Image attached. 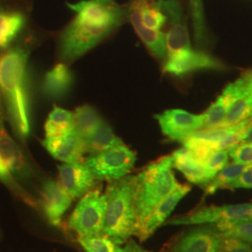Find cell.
<instances>
[{
	"instance_id": "6da1fadb",
	"label": "cell",
	"mask_w": 252,
	"mask_h": 252,
	"mask_svg": "<svg viewBox=\"0 0 252 252\" xmlns=\"http://www.w3.org/2000/svg\"><path fill=\"white\" fill-rule=\"evenodd\" d=\"M0 97L9 126L26 142L32 131V107L29 89L28 53L14 47L0 56Z\"/></svg>"
},
{
	"instance_id": "7a4b0ae2",
	"label": "cell",
	"mask_w": 252,
	"mask_h": 252,
	"mask_svg": "<svg viewBox=\"0 0 252 252\" xmlns=\"http://www.w3.org/2000/svg\"><path fill=\"white\" fill-rule=\"evenodd\" d=\"M172 167V155H167L150 163L136 175L134 233L136 237L142 231L155 207L180 187Z\"/></svg>"
},
{
	"instance_id": "3957f363",
	"label": "cell",
	"mask_w": 252,
	"mask_h": 252,
	"mask_svg": "<svg viewBox=\"0 0 252 252\" xmlns=\"http://www.w3.org/2000/svg\"><path fill=\"white\" fill-rule=\"evenodd\" d=\"M136 176L109 181L106 196L107 210L103 234L118 245L126 244L134 235Z\"/></svg>"
},
{
	"instance_id": "277c9868",
	"label": "cell",
	"mask_w": 252,
	"mask_h": 252,
	"mask_svg": "<svg viewBox=\"0 0 252 252\" xmlns=\"http://www.w3.org/2000/svg\"><path fill=\"white\" fill-rule=\"evenodd\" d=\"M67 7L76 13L75 19L85 27L112 33L121 26L125 11L115 0H81L67 3Z\"/></svg>"
},
{
	"instance_id": "5b68a950",
	"label": "cell",
	"mask_w": 252,
	"mask_h": 252,
	"mask_svg": "<svg viewBox=\"0 0 252 252\" xmlns=\"http://www.w3.org/2000/svg\"><path fill=\"white\" fill-rule=\"evenodd\" d=\"M107 196L100 189H91L75 207L68 224L79 236L103 234Z\"/></svg>"
},
{
	"instance_id": "8992f818",
	"label": "cell",
	"mask_w": 252,
	"mask_h": 252,
	"mask_svg": "<svg viewBox=\"0 0 252 252\" xmlns=\"http://www.w3.org/2000/svg\"><path fill=\"white\" fill-rule=\"evenodd\" d=\"M83 162L96 180L112 181L126 177L133 169L135 154L124 144L103 153L91 154Z\"/></svg>"
},
{
	"instance_id": "52a82bcc",
	"label": "cell",
	"mask_w": 252,
	"mask_h": 252,
	"mask_svg": "<svg viewBox=\"0 0 252 252\" xmlns=\"http://www.w3.org/2000/svg\"><path fill=\"white\" fill-rule=\"evenodd\" d=\"M242 219H252V203L201 207L188 214L172 218L163 225L216 224Z\"/></svg>"
},
{
	"instance_id": "ba28073f",
	"label": "cell",
	"mask_w": 252,
	"mask_h": 252,
	"mask_svg": "<svg viewBox=\"0 0 252 252\" xmlns=\"http://www.w3.org/2000/svg\"><path fill=\"white\" fill-rule=\"evenodd\" d=\"M224 240L215 224H198L178 234L169 249L170 252H220Z\"/></svg>"
},
{
	"instance_id": "9c48e42d",
	"label": "cell",
	"mask_w": 252,
	"mask_h": 252,
	"mask_svg": "<svg viewBox=\"0 0 252 252\" xmlns=\"http://www.w3.org/2000/svg\"><path fill=\"white\" fill-rule=\"evenodd\" d=\"M225 65L220 60L192 48L178 54L167 55L163 63V72L183 77L202 70H224Z\"/></svg>"
},
{
	"instance_id": "30bf717a",
	"label": "cell",
	"mask_w": 252,
	"mask_h": 252,
	"mask_svg": "<svg viewBox=\"0 0 252 252\" xmlns=\"http://www.w3.org/2000/svg\"><path fill=\"white\" fill-rule=\"evenodd\" d=\"M155 118L163 135L180 142H183L189 135L202 130L205 126L204 114L195 115L182 109L165 110Z\"/></svg>"
},
{
	"instance_id": "8fae6325",
	"label": "cell",
	"mask_w": 252,
	"mask_h": 252,
	"mask_svg": "<svg viewBox=\"0 0 252 252\" xmlns=\"http://www.w3.org/2000/svg\"><path fill=\"white\" fill-rule=\"evenodd\" d=\"M250 81V71L245 73L234 82L230 83L218 99L204 113L205 126L202 130H211L222 127L228 111L247 89Z\"/></svg>"
},
{
	"instance_id": "7c38bea8",
	"label": "cell",
	"mask_w": 252,
	"mask_h": 252,
	"mask_svg": "<svg viewBox=\"0 0 252 252\" xmlns=\"http://www.w3.org/2000/svg\"><path fill=\"white\" fill-rule=\"evenodd\" d=\"M59 184L73 199L89 192L96 179L84 162H64L58 166Z\"/></svg>"
},
{
	"instance_id": "4fadbf2b",
	"label": "cell",
	"mask_w": 252,
	"mask_h": 252,
	"mask_svg": "<svg viewBox=\"0 0 252 252\" xmlns=\"http://www.w3.org/2000/svg\"><path fill=\"white\" fill-rule=\"evenodd\" d=\"M0 157L16 181H28L32 178L33 169L27 157L6 132L2 123H0Z\"/></svg>"
},
{
	"instance_id": "5bb4252c",
	"label": "cell",
	"mask_w": 252,
	"mask_h": 252,
	"mask_svg": "<svg viewBox=\"0 0 252 252\" xmlns=\"http://www.w3.org/2000/svg\"><path fill=\"white\" fill-rule=\"evenodd\" d=\"M42 209L48 221L54 226H58L62 217L72 204L73 198L53 180H46L41 190Z\"/></svg>"
},
{
	"instance_id": "9a60e30c",
	"label": "cell",
	"mask_w": 252,
	"mask_h": 252,
	"mask_svg": "<svg viewBox=\"0 0 252 252\" xmlns=\"http://www.w3.org/2000/svg\"><path fill=\"white\" fill-rule=\"evenodd\" d=\"M42 145L54 158L63 162H82L85 153L83 138L74 129L58 137L45 138Z\"/></svg>"
},
{
	"instance_id": "2e32d148",
	"label": "cell",
	"mask_w": 252,
	"mask_h": 252,
	"mask_svg": "<svg viewBox=\"0 0 252 252\" xmlns=\"http://www.w3.org/2000/svg\"><path fill=\"white\" fill-rule=\"evenodd\" d=\"M190 187L186 184H180L178 189H175L171 194H169L165 199L155 207L153 213L147 220L142 231L138 234L137 238L143 242L150 238L156 230H158L161 226L164 224L166 220L170 217L174 209L178 206V204L181 201L186 194L189 193Z\"/></svg>"
},
{
	"instance_id": "e0dca14e",
	"label": "cell",
	"mask_w": 252,
	"mask_h": 252,
	"mask_svg": "<svg viewBox=\"0 0 252 252\" xmlns=\"http://www.w3.org/2000/svg\"><path fill=\"white\" fill-rule=\"evenodd\" d=\"M74 74L66 63H59L46 73L41 83V91L49 99L66 97L74 85Z\"/></svg>"
},
{
	"instance_id": "ac0fdd59",
	"label": "cell",
	"mask_w": 252,
	"mask_h": 252,
	"mask_svg": "<svg viewBox=\"0 0 252 252\" xmlns=\"http://www.w3.org/2000/svg\"><path fill=\"white\" fill-rule=\"evenodd\" d=\"M27 24V16L21 9L0 6V54L18 37Z\"/></svg>"
},
{
	"instance_id": "d6986e66",
	"label": "cell",
	"mask_w": 252,
	"mask_h": 252,
	"mask_svg": "<svg viewBox=\"0 0 252 252\" xmlns=\"http://www.w3.org/2000/svg\"><path fill=\"white\" fill-rule=\"evenodd\" d=\"M171 155L173 166L181 172L189 182L203 187L209 181L206 165L195 160L184 147Z\"/></svg>"
},
{
	"instance_id": "ffe728a7",
	"label": "cell",
	"mask_w": 252,
	"mask_h": 252,
	"mask_svg": "<svg viewBox=\"0 0 252 252\" xmlns=\"http://www.w3.org/2000/svg\"><path fill=\"white\" fill-rule=\"evenodd\" d=\"M83 141L85 153H90V155L103 153L124 145L122 139L115 135L112 128L105 121L90 135L83 138Z\"/></svg>"
},
{
	"instance_id": "44dd1931",
	"label": "cell",
	"mask_w": 252,
	"mask_h": 252,
	"mask_svg": "<svg viewBox=\"0 0 252 252\" xmlns=\"http://www.w3.org/2000/svg\"><path fill=\"white\" fill-rule=\"evenodd\" d=\"M73 116V129L82 138L90 135L104 121L99 112L90 105H84L77 108Z\"/></svg>"
},
{
	"instance_id": "7402d4cb",
	"label": "cell",
	"mask_w": 252,
	"mask_h": 252,
	"mask_svg": "<svg viewBox=\"0 0 252 252\" xmlns=\"http://www.w3.org/2000/svg\"><path fill=\"white\" fill-rule=\"evenodd\" d=\"M251 118H252V70L250 71V81L247 89L229 109L222 127L236 125Z\"/></svg>"
},
{
	"instance_id": "603a6c76",
	"label": "cell",
	"mask_w": 252,
	"mask_h": 252,
	"mask_svg": "<svg viewBox=\"0 0 252 252\" xmlns=\"http://www.w3.org/2000/svg\"><path fill=\"white\" fill-rule=\"evenodd\" d=\"M72 112L55 107L50 113L45 124V138L65 135L73 129Z\"/></svg>"
},
{
	"instance_id": "cb8c5ba5",
	"label": "cell",
	"mask_w": 252,
	"mask_h": 252,
	"mask_svg": "<svg viewBox=\"0 0 252 252\" xmlns=\"http://www.w3.org/2000/svg\"><path fill=\"white\" fill-rule=\"evenodd\" d=\"M250 165H245L241 163H231L227 164L216 176L209 180L205 186L204 189L206 195H211L215 193L218 189H227L228 186L236 180Z\"/></svg>"
},
{
	"instance_id": "d4e9b609",
	"label": "cell",
	"mask_w": 252,
	"mask_h": 252,
	"mask_svg": "<svg viewBox=\"0 0 252 252\" xmlns=\"http://www.w3.org/2000/svg\"><path fill=\"white\" fill-rule=\"evenodd\" d=\"M182 143L183 147L191 154L195 160L205 165L211 158V156L220 150L219 146L215 142L204 136H201L196 132L189 135Z\"/></svg>"
},
{
	"instance_id": "484cf974",
	"label": "cell",
	"mask_w": 252,
	"mask_h": 252,
	"mask_svg": "<svg viewBox=\"0 0 252 252\" xmlns=\"http://www.w3.org/2000/svg\"><path fill=\"white\" fill-rule=\"evenodd\" d=\"M224 238H234L252 243V219L230 220L215 224Z\"/></svg>"
},
{
	"instance_id": "4316f807",
	"label": "cell",
	"mask_w": 252,
	"mask_h": 252,
	"mask_svg": "<svg viewBox=\"0 0 252 252\" xmlns=\"http://www.w3.org/2000/svg\"><path fill=\"white\" fill-rule=\"evenodd\" d=\"M79 242L85 252H122L123 248L106 234L79 236Z\"/></svg>"
},
{
	"instance_id": "83f0119b",
	"label": "cell",
	"mask_w": 252,
	"mask_h": 252,
	"mask_svg": "<svg viewBox=\"0 0 252 252\" xmlns=\"http://www.w3.org/2000/svg\"><path fill=\"white\" fill-rule=\"evenodd\" d=\"M190 5H191V12H192L196 39L198 43L203 44L204 42H206L207 32H206V27L204 23L202 0H190Z\"/></svg>"
},
{
	"instance_id": "f1b7e54d",
	"label": "cell",
	"mask_w": 252,
	"mask_h": 252,
	"mask_svg": "<svg viewBox=\"0 0 252 252\" xmlns=\"http://www.w3.org/2000/svg\"><path fill=\"white\" fill-rule=\"evenodd\" d=\"M228 150H219L214 153L206 164L208 180H212L219 172L228 164Z\"/></svg>"
},
{
	"instance_id": "f546056e",
	"label": "cell",
	"mask_w": 252,
	"mask_h": 252,
	"mask_svg": "<svg viewBox=\"0 0 252 252\" xmlns=\"http://www.w3.org/2000/svg\"><path fill=\"white\" fill-rule=\"evenodd\" d=\"M229 157L236 163L252 165V143H239L228 150Z\"/></svg>"
},
{
	"instance_id": "4dcf8cb0",
	"label": "cell",
	"mask_w": 252,
	"mask_h": 252,
	"mask_svg": "<svg viewBox=\"0 0 252 252\" xmlns=\"http://www.w3.org/2000/svg\"><path fill=\"white\" fill-rule=\"evenodd\" d=\"M0 181H2L9 189L13 191H16L15 192L16 194L21 193L23 190L22 187L19 185L18 182L10 174L8 167L6 166L1 157H0Z\"/></svg>"
},
{
	"instance_id": "1f68e13d",
	"label": "cell",
	"mask_w": 252,
	"mask_h": 252,
	"mask_svg": "<svg viewBox=\"0 0 252 252\" xmlns=\"http://www.w3.org/2000/svg\"><path fill=\"white\" fill-rule=\"evenodd\" d=\"M227 189H252V165H250L236 180H234Z\"/></svg>"
},
{
	"instance_id": "d6a6232c",
	"label": "cell",
	"mask_w": 252,
	"mask_h": 252,
	"mask_svg": "<svg viewBox=\"0 0 252 252\" xmlns=\"http://www.w3.org/2000/svg\"><path fill=\"white\" fill-rule=\"evenodd\" d=\"M226 247L230 252H252V244L234 238H225Z\"/></svg>"
},
{
	"instance_id": "836d02e7",
	"label": "cell",
	"mask_w": 252,
	"mask_h": 252,
	"mask_svg": "<svg viewBox=\"0 0 252 252\" xmlns=\"http://www.w3.org/2000/svg\"><path fill=\"white\" fill-rule=\"evenodd\" d=\"M122 252H150L146 251L138 244L135 243L133 240H129L126 243V246L123 248Z\"/></svg>"
},
{
	"instance_id": "e575fe53",
	"label": "cell",
	"mask_w": 252,
	"mask_h": 252,
	"mask_svg": "<svg viewBox=\"0 0 252 252\" xmlns=\"http://www.w3.org/2000/svg\"><path fill=\"white\" fill-rule=\"evenodd\" d=\"M252 143V123L241 135V143Z\"/></svg>"
},
{
	"instance_id": "d590c367",
	"label": "cell",
	"mask_w": 252,
	"mask_h": 252,
	"mask_svg": "<svg viewBox=\"0 0 252 252\" xmlns=\"http://www.w3.org/2000/svg\"><path fill=\"white\" fill-rule=\"evenodd\" d=\"M0 123H2V122H1V119H0Z\"/></svg>"
}]
</instances>
